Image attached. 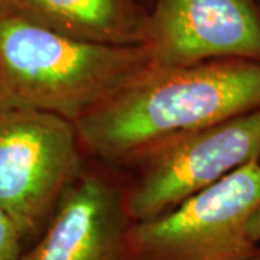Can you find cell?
Masks as SVG:
<instances>
[{
  "instance_id": "cell-1",
  "label": "cell",
  "mask_w": 260,
  "mask_h": 260,
  "mask_svg": "<svg viewBox=\"0 0 260 260\" xmlns=\"http://www.w3.org/2000/svg\"><path fill=\"white\" fill-rule=\"evenodd\" d=\"M259 107L260 61L227 58L152 67L75 127L83 152L132 164L178 136Z\"/></svg>"
},
{
  "instance_id": "cell-7",
  "label": "cell",
  "mask_w": 260,
  "mask_h": 260,
  "mask_svg": "<svg viewBox=\"0 0 260 260\" xmlns=\"http://www.w3.org/2000/svg\"><path fill=\"white\" fill-rule=\"evenodd\" d=\"M130 224L120 188L81 172L20 260H124Z\"/></svg>"
},
{
  "instance_id": "cell-2",
  "label": "cell",
  "mask_w": 260,
  "mask_h": 260,
  "mask_svg": "<svg viewBox=\"0 0 260 260\" xmlns=\"http://www.w3.org/2000/svg\"><path fill=\"white\" fill-rule=\"evenodd\" d=\"M153 67L148 45L87 42L19 13L0 15V107L77 123Z\"/></svg>"
},
{
  "instance_id": "cell-9",
  "label": "cell",
  "mask_w": 260,
  "mask_h": 260,
  "mask_svg": "<svg viewBox=\"0 0 260 260\" xmlns=\"http://www.w3.org/2000/svg\"><path fill=\"white\" fill-rule=\"evenodd\" d=\"M26 249L18 225L0 208V260H20Z\"/></svg>"
},
{
  "instance_id": "cell-12",
  "label": "cell",
  "mask_w": 260,
  "mask_h": 260,
  "mask_svg": "<svg viewBox=\"0 0 260 260\" xmlns=\"http://www.w3.org/2000/svg\"><path fill=\"white\" fill-rule=\"evenodd\" d=\"M249 260H260V253L259 254H256L254 257H251V259H249Z\"/></svg>"
},
{
  "instance_id": "cell-10",
  "label": "cell",
  "mask_w": 260,
  "mask_h": 260,
  "mask_svg": "<svg viewBox=\"0 0 260 260\" xmlns=\"http://www.w3.org/2000/svg\"><path fill=\"white\" fill-rule=\"evenodd\" d=\"M23 0H0V15L18 13Z\"/></svg>"
},
{
  "instance_id": "cell-4",
  "label": "cell",
  "mask_w": 260,
  "mask_h": 260,
  "mask_svg": "<svg viewBox=\"0 0 260 260\" xmlns=\"http://www.w3.org/2000/svg\"><path fill=\"white\" fill-rule=\"evenodd\" d=\"M73 121L51 113L0 107V208L37 242L62 197L81 175Z\"/></svg>"
},
{
  "instance_id": "cell-8",
  "label": "cell",
  "mask_w": 260,
  "mask_h": 260,
  "mask_svg": "<svg viewBox=\"0 0 260 260\" xmlns=\"http://www.w3.org/2000/svg\"><path fill=\"white\" fill-rule=\"evenodd\" d=\"M18 13L87 42L116 47L148 42L149 12L136 0H23Z\"/></svg>"
},
{
  "instance_id": "cell-5",
  "label": "cell",
  "mask_w": 260,
  "mask_h": 260,
  "mask_svg": "<svg viewBox=\"0 0 260 260\" xmlns=\"http://www.w3.org/2000/svg\"><path fill=\"white\" fill-rule=\"evenodd\" d=\"M260 160V107L169 140L136 162L124 192L132 223L167 213L239 168Z\"/></svg>"
},
{
  "instance_id": "cell-11",
  "label": "cell",
  "mask_w": 260,
  "mask_h": 260,
  "mask_svg": "<svg viewBox=\"0 0 260 260\" xmlns=\"http://www.w3.org/2000/svg\"><path fill=\"white\" fill-rule=\"evenodd\" d=\"M249 234L250 239L254 243H260V210L254 214V217L251 218L250 224H249Z\"/></svg>"
},
{
  "instance_id": "cell-3",
  "label": "cell",
  "mask_w": 260,
  "mask_h": 260,
  "mask_svg": "<svg viewBox=\"0 0 260 260\" xmlns=\"http://www.w3.org/2000/svg\"><path fill=\"white\" fill-rule=\"evenodd\" d=\"M260 210V160L239 168L175 208L130 224L124 260H249Z\"/></svg>"
},
{
  "instance_id": "cell-6",
  "label": "cell",
  "mask_w": 260,
  "mask_h": 260,
  "mask_svg": "<svg viewBox=\"0 0 260 260\" xmlns=\"http://www.w3.org/2000/svg\"><path fill=\"white\" fill-rule=\"evenodd\" d=\"M146 45L158 68L227 58L260 61V8L256 0H156Z\"/></svg>"
}]
</instances>
